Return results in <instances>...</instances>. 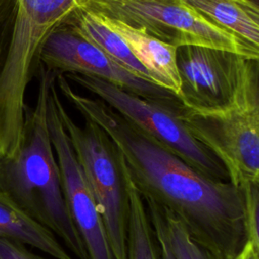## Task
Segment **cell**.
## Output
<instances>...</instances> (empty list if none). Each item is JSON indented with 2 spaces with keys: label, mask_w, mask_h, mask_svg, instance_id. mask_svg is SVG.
Returning a JSON list of instances; mask_svg holds the SVG:
<instances>
[{
  "label": "cell",
  "mask_w": 259,
  "mask_h": 259,
  "mask_svg": "<svg viewBox=\"0 0 259 259\" xmlns=\"http://www.w3.org/2000/svg\"><path fill=\"white\" fill-rule=\"evenodd\" d=\"M57 87L107 134L145 201L174 215L215 259H232L241 251L248 241L242 187L198 172L101 99L76 92L64 74Z\"/></svg>",
  "instance_id": "6da1fadb"
},
{
  "label": "cell",
  "mask_w": 259,
  "mask_h": 259,
  "mask_svg": "<svg viewBox=\"0 0 259 259\" xmlns=\"http://www.w3.org/2000/svg\"><path fill=\"white\" fill-rule=\"evenodd\" d=\"M58 74L39 66L36 102L25 110L21 147L13 157L0 159V191L49 229L76 258L88 259L65 198L48 126L50 87Z\"/></svg>",
  "instance_id": "7a4b0ae2"
},
{
  "label": "cell",
  "mask_w": 259,
  "mask_h": 259,
  "mask_svg": "<svg viewBox=\"0 0 259 259\" xmlns=\"http://www.w3.org/2000/svg\"><path fill=\"white\" fill-rule=\"evenodd\" d=\"M180 117L224 165L233 184H259V60L246 58L243 86L230 109L198 114L183 107Z\"/></svg>",
  "instance_id": "3957f363"
},
{
  "label": "cell",
  "mask_w": 259,
  "mask_h": 259,
  "mask_svg": "<svg viewBox=\"0 0 259 259\" xmlns=\"http://www.w3.org/2000/svg\"><path fill=\"white\" fill-rule=\"evenodd\" d=\"M53 96L62 123L100 212L114 259H127L130 197L122 158L107 134L85 118L79 126L65 109L57 87Z\"/></svg>",
  "instance_id": "277c9868"
},
{
  "label": "cell",
  "mask_w": 259,
  "mask_h": 259,
  "mask_svg": "<svg viewBox=\"0 0 259 259\" xmlns=\"http://www.w3.org/2000/svg\"><path fill=\"white\" fill-rule=\"evenodd\" d=\"M66 78L95 94L130 122L160 143L189 166L205 176L230 181L220 160L190 133L175 110L133 94L103 79L83 74H64Z\"/></svg>",
  "instance_id": "5b68a950"
},
{
  "label": "cell",
  "mask_w": 259,
  "mask_h": 259,
  "mask_svg": "<svg viewBox=\"0 0 259 259\" xmlns=\"http://www.w3.org/2000/svg\"><path fill=\"white\" fill-rule=\"evenodd\" d=\"M76 5L143 29L177 48L203 46L248 59L236 37L184 0H78Z\"/></svg>",
  "instance_id": "8992f818"
},
{
  "label": "cell",
  "mask_w": 259,
  "mask_h": 259,
  "mask_svg": "<svg viewBox=\"0 0 259 259\" xmlns=\"http://www.w3.org/2000/svg\"><path fill=\"white\" fill-rule=\"evenodd\" d=\"M246 58L203 46L177 48L182 106L198 114L220 113L237 102L245 74Z\"/></svg>",
  "instance_id": "52a82bcc"
},
{
  "label": "cell",
  "mask_w": 259,
  "mask_h": 259,
  "mask_svg": "<svg viewBox=\"0 0 259 259\" xmlns=\"http://www.w3.org/2000/svg\"><path fill=\"white\" fill-rule=\"evenodd\" d=\"M39 61L45 68L59 74L94 76L175 110L183 107L174 93L128 72L98 47L63 25L56 28L44 42Z\"/></svg>",
  "instance_id": "ba28073f"
},
{
  "label": "cell",
  "mask_w": 259,
  "mask_h": 259,
  "mask_svg": "<svg viewBox=\"0 0 259 259\" xmlns=\"http://www.w3.org/2000/svg\"><path fill=\"white\" fill-rule=\"evenodd\" d=\"M56 80L50 87L48 126L61 172L65 198L74 223L82 236L88 259H114L95 198L54 100L53 86Z\"/></svg>",
  "instance_id": "9c48e42d"
},
{
  "label": "cell",
  "mask_w": 259,
  "mask_h": 259,
  "mask_svg": "<svg viewBox=\"0 0 259 259\" xmlns=\"http://www.w3.org/2000/svg\"><path fill=\"white\" fill-rule=\"evenodd\" d=\"M91 12L124 40L135 58L147 70L155 84L174 93L178 97L180 80L176 64L177 47L166 44L147 31L133 27L120 20L94 11Z\"/></svg>",
  "instance_id": "30bf717a"
},
{
  "label": "cell",
  "mask_w": 259,
  "mask_h": 259,
  "mask_svg": "<svg viewBox=\"0 0 259 259\" xmlns=\"http://www.w3.org/2000/svg\"><path fill=\"white\" fill-rule=\"evenodd\" d=\"M61 25L70 28L98 47L128 72L142 79L153 82L147 70L135 58L124 40L91 11L75 5Z\"/></svg>",
  "instance_id": "8fae6325"
},
{
  "label": "cell",
  "mask_w": 259,
  "mask_h": 259,
  "mask_svg": "<svg viewBox=\"0 0 259 259\" xmlns=\"http://www.w3.org/2000/svg\"><path fill=\"white\" fill-rule=\"evenodd\" d=\"M0 236L28 245L53 259H73L57 237L0 191Z\"/></svg>",
  "instance_id": "7c38bea8"
},
{
  "label": "cell",
  "mask_w": 259,
  "mask_h": 259,
  "mask_svg": "<svg viewBox=\"0 0 259 259\" xmlns=\"http://www.w3.org/2000/svg\"><path fill=\"white\" fill-rule=\"evenodd\" d=\"M209 21L231 33L248 59L259 60V25L235 0H184Z\"/></svg>",
  "instance_id": "4fadbf2b"
},
{
  "label": "cell",
  "mask_w": 259,
  "mask_h": 259,
  "mask_svg": "<svg viewBox=\"0 0 259 259\" xmlns=\"http://www.w3.org/2000/svg\"><path fill=\"white\" fill-rule=\"evenodd\" d=\"M125 174L130 197L127 259H162L145 200L135 187L126 171Z\"/></svg>",
  "instance_id": "5bb4252c"
},
{
  "label": "cell",
  "mask_w": 259,
  "mask_h": 259,
  "mask_svg": "<svg viewBox=\"0 0 259 259\" xmlns=\"http://www.w3.org/2000/svg\"><path fill=\"white\" fill-rule=\"evenodd\" d=\"M145 203L151 222L162 230L175 259H215L190 237L182 223L174 215L152 202L145 201Z\"/></svg>",
  "instance_id": "9a60e30c"
},
{
  "label": "cell",
  "mask_w": 259,
  "mask_h": 259,
  "mask_svg": "<svg viewBox=\"0 0 259 259\" xmlns=\"http://www.w3.org/2000/svg\"><path fill=\"white\" fill-rule=\"evenodd\" d=\"M245 199V217L247 238L259 255V184H248L242 187Z\"/></svg>",
  "instance_id": "2e32d148"
},
{
  "label": "cell",
  "mask_w": 259,
  "mask_h": 259,
  "mask_svg": "<svg viewBox=\"0 0 259 259\" xmlns=\"http://www.w3.org/2000/svg\"><path fill=\"white\" fill-rule=\"evenodd\" d=\"M23 244L0 236V259H36Z\"/></svg>",
  "instance_id": "e0dca14e"
},
{
  "label": "cell",
  "mask_w": 259,
  "mask_h": 259,
  "mask_svg": "<svg viewBox=\"0 0 259 259\" xmlns=\"http://www.w3.org/2000/svg\"><path fill=\"white\" fill-rule=\"evenodd\" d=\"M151 221V220H150ZM152 223V226L154 228V231H155V234H156V238H157V241H158V244H159V247H160V251H161V256H162V259H175L170 248H169V245L167 243V240L162 232V230L160 229V227L156 224H154L153 222Z\"/></svg>",
  "instance_id": "ac0fdd59"
},
{
  "label": "cell",
  "mask_w": 259,
  "mask_h": 259,
  "mask_svg": "<svg viewBox=\"0 0 259 259\" xmlns=\"http://www.w3.org/2000/svg\"><path fill=\"white\" fill-rule=\"evenodd\" d=\"M235 1L259 25V0H235Z\"/></svg>",
  "instance_id": "d6986e66"
},
{
  "label": "cell",
  "mask_w": 259,
  "mask_h": 259,
  "mask_svg": "<svg viewBox=\"0 0 259 259\" xmlns=\"http://www.w3.org/2000/svg\"><path fill=\"white\" fill-rule=\"evenodd\" d=\"M232 259H259V255L251 241H247L241 251Z\"/></svg>",
  "instance_id": "ffe728a7"
},
{
  "label": "cell",
  "mask_w": 259,
  "mask_h": 259,
  "mask_svg": "<svg viewBox=\"0 0 259 259\" xmlns=\"http://www.w3.org/2000/svg\"><path fill=\"white\" fill-rule=\"evenodd\" d=\"M35 256H36V259H46V258H44L41 256H38V255H35Z\"/></svg>",
  "instance_id": "44dd1931"
}]
</instances>
